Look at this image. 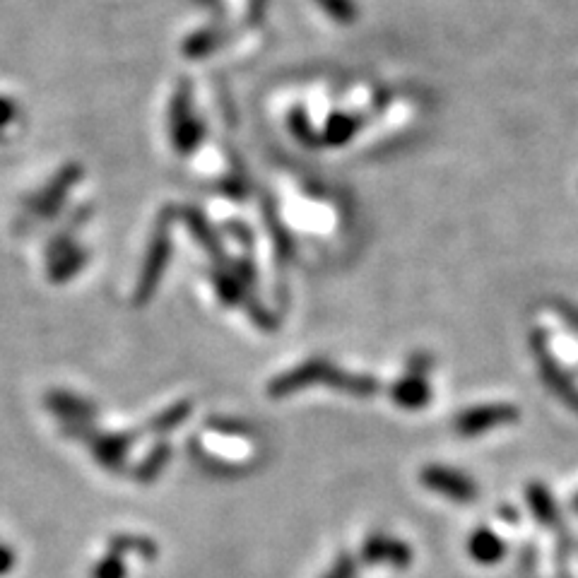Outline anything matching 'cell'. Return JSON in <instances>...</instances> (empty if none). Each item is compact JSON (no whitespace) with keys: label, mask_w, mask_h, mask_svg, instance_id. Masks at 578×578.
Instances as JSON below:
<instances>
[{"label":"cell","mask_w":578,"mask_h":578,"mask_svg":"<svg viewBox=\"0 0 578 578\" xmlns=\"http://www.w3.org/2000/svg\"><path fill=\"white\" fill-rule=\"evenodd\" d=\"M328 369L330 364L326 359H309V362L299 364L297 369L285 371V374L277 376V379L268 386V393L273 395V398H285V395L302 391V388L314 386V383H323Z\"/></svg>","instance_id":"6da1fadb"},{"label":"cell","mask_w":578,"mask_h":578,"mask_svg":"<svg viewBox=\"0 0 578 578\" xmlns=\"http://www.w3.org/2000/svg\"><path fill=\"white\" fill-rule=\"evenodd\" d=\"M362 557L369 564H391V566H408L410 564V547L403 542L386 538V535H371L364 542Z\"/></svg>","instance_id":"7a4b0ae2"},{"label":"cell","mask_w":578,"mask_h":578,"mask_svg":"<svg viewBox=\"0 0 578 578\" xmlns=\"http://www.w3.org/2000/svg\"><path fill=\"white\" fill-rule=\"evenodd\" d=\"M92 451L94 456L106 468H121L126 453L131 451L133 436L131 434H97L92 436Z\"/></svg>","instance_id":"3957f363"},{"label":"cell","mask_w":578,"mask_h":578,"mask_svg":"<svg viewBox=\"0 0 578 578\" xmlns=\"http://www.w3.org/2000/svg\"><path fill=\"white\" fill-rule=\"evenodd\" d=\"M422 480H424V485L436 489V492L446 494V497H453V499L473 497V485H470L465 477L453 473V470L427 468L422 473Z\"/></svg>","instance_id":"277c9868"},{"label":"cell","mask_w":578,"mask_h":578,"mask_svg":"<svg viewBox=\"0 0 578 578\" xmlns=\"http://www.w3.org/2000/svg\"><path fill=\"white\" fill-rule=\"evenodd\" d=\"M46 405H49L51 412L61 415L66 422H90L94 417L92 405L68 391H51L46 395Z\"/></svg>","instance_id":"5b68a950"},{"label":"cell","mask_w":578,"mask_h":578,"mask_svg":"<svg viewBox=\"0 0 578 578\" xmlns=\"http://www.w3.org/2000/svg\"><path fill=\"white\" fill-rule=\"evenodd\" d=\"M323 383H326V386H330V388H338V391H342V393H350V395H374L376 388H379L371 376L340 371L338 367H333V364H330V369H328Z\"/></svg>","instance_id":"8992f818"},{"label":"cell","mask_w":578,"mask_h":578,"mask_svg":"<svg viewBox=\"0 0 578 578\" xmlns=\"http://www.w3.org/2000/svg\"><path fill=\"white\" fill-rule=\"evenodd\" d=\"M393 398L400 408H422L429 400L427 381L422 379H403L395 383Z\"/></svg>","instance_id":"52a82bcc"},{"label":"cell","mask_w":578,"mask_h":578,"mask_svg":"<svg viewBox=\"0 0 578 578\" xmlns=\"http://www.w3.org/2000/svg\"><path fill=\"white\" fill-rule=\"evenodd\" d=\"M109 552L121 554L123 552H135L145 559H155L157 557V545L147 538H133V535H116V538L109 540Z\"/></svg>","instance_id":"ba28073f"},{"label":"cell","mask_w":578,"mask_h":578,"mask_svg":"<svg viewBox=\"0 0 578 578\" xmlns=\"http://www.w3.org/2000/svg\"><path fill=\"white\" fill-rule=\"evenodd\" d=\"M169 456L171 448L167 444H157L150 453H147V458L140 463V468L135 470V477H138L140 482L155 480V477L164 470V465L169 463Z\"/></svg>","instance_id":"9c48e42d"},{"label":"cell","mask_w":578,"mask_h":578,"mask_svg":"<svg viewBox=\"0 0 578 578\" xmlns=\"http://www.w3.org/2000/svg\"><path fill=\"white\" fill-rule=\"evenodd\" d=\"M188 415H191V405L176 403V405H171V408L164 410L162 415H157L155 420H152L150 429L157 434H167V432H171V429L179 427V424L184 422Z\"/></svg>","instance_id":"30bf717a"},{"label":"cell","mask_w":578,"mask_h":578,"mask_svg":"<svg viewBox=\"0 0 578 578\" xmlns=\"http://www.w3.org/2000/svg\"><path fill=\"white\" fill-rule=\"evenodd\" d=\"M92 578H126V564L121 554L109 552L104 559H99L92 566Z\"/></svg>","instance_id":"8fae6325"},{"label":"cell","mask_w":578,"mask_h":578,"mask_svg":"<svg viewBox=\"0 0 578 578\" xmlns=\"http://www.w3.org/2000/svg\"><path fill=\"white\" fill-rule=\"evenodd\" d=\"M210 429H215V432L220 434H234V436H249L253 434V429L249 424L244 422H237V420H224V417H215V420H210Z\"/></svg>","instance_id":"7c38bea8"},{"label":"cell","mask_w":578,"mask_h":578,"mask_svg":"<svg viewBox=\"0 0 578 578\" xmlns=\"http://www.w3.org/2000/svg\"><path fill=\"white\" fill-rule=\"evenodd\" d=\"M355 576H357V566L355 562H352V557L340 554L338 562L333 564V569H330L323 578H355Z\"/></svg>","instance_id":"4fadbf2b"},{"label":"cell","mask_w":578,"mask_h":578,"mask_svg":"<svg viewBox=\"0 0 578 578\" xmlns=\"http://www.w3.org/2000/svg\"><path fill=\"white\" fill-rule=\"evenodd\" d=\"M15 566V552L8 545H0V576L8 574Z\"/></svg>","instance_id":"5bb4252c"}]
</instances>
